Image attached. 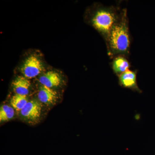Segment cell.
<instances>
[{
    "instance_id": "obj_1",
    "label": "cell",
    "mask_w": 155,
    "mask_h": 155,
    "mask_svg": "<svg viewBox=\"0 0 155 155\" xmlns=\"http://www.w3.org/2000/svg\"><path fill=\"white\" fill-rule=\"evenodd\" d=\"M130 41L127 9H122L121 16L106 41L108 55L112 58L118 55L127 57L130 54Z\"/></svg>"
},
{
    "instance_id": "obj_2",
    "label": "cell",
    "mask_w": 155,
    "mask_h": 155,
    "mask_svg": "<svg viewBox=\"0 0 155 155\" xmlns=\"http://www.w3.org/2000/svg\"><path fill=\"white\" fill-rule=\"evenodd\" d=\"M122 9L114 6L97 5L90 14L91 25L107 41L113 26L121 16Z\"/></svg>"
},
{
    "instance_id": "obj_3",
    "label": "cell",
    "mask_w": 155,
    "mask_h": 155,
    "mask_svg": "<svg viewBox=\"0 0 155 155\" xmlns=\"http://www.w3.org/2000/svg\"><path fill=\"white\" fill-rule=\"evenodd\" d=\"M42 104L38 100H32L28 101L20 111L22 119L30 124H36L41 117Z\"/></svg>"
},
{
    "instance_id": "obj_4",
    "label": "cell",
    "mask_w": 155,
    "mask_h": 155,
    "mask_svg": "<svg viewBox=\"0 0 155 155\" xmlns=\"http://www.w3.org/2000/svg\"><path fill=\"white\" fill-rule=\"evenodd\" d=\"M44 70V67L41 60L33 55L25 60L21 68V72L23 76L28 79L38 76Z\"/></svg>"
},
{
    "instance_id": "obj_5",
    "label": "cell",
    "mask_w": 155,
    "mask_h": 155,
    "mask_svg": "<svg viewBox=\"0 0 155 155\" xmlns=\"http://www.w3.org/2000/svg\"><path fill=\"white\" fill-rule=\"evenodd\" d=\"M137 70H128L118 76L119 84L123 88H128L134 91L141 93L137 83Z\"/></svg>"
},
{
    "instance_id": "obj_6",
    "label": "cell",
    "mask_w": 155,
    "mask_h": 155,
    "mask_svg": "<svg viewBox=\"0 0 155 155\" xmlns=\"http://www.w3.org/2000/svg\"><path fill=\"white\" fill-rule=\"evenodd\" d=\"M38 101L48 106L55 104L58 99V93L52 88L41 85L38 93Z\"/></svg>"
},
{
    "instance_id": "obj_7",
    "label": "cell",
    "mask_w": 155,
    "mask_h": 155,
    "mask_svg": "<svg viewBox=\"0 0 155 155\" xmlns=\"http://www.w3.org/2000/svg\"><path fill=\"white\" fill-rule=\"evenodd\" d=\"M112 59L111 67L113 72L117 76L130 69V64L126 56H116L112 58Z\"/></svg>"
},
{
    "instance_id": "obj_8",
    "label": "cell",
    "mask_w": 155,
    "mask_h": 155,
    "mask_svg": "<svg viewBox=\"0 0 155 155\" xmlns=\"http://www.w3.org/2000/svg\"><path fill=\"white\" fill-rule=\"evenodd\" d=\"M39 81L41 85L52 88L61 85L62 78L58 72L50 71L42 75L40 77Z\"/></svg>"
},
{
    "instance_id": "obj_9",
    "label": "cell",
    "mask_w": 155,
    "mask_h": 155,
    "mask_svg": "<svg viewBox=\"0 0 155 155\" xmlns=\"http://www.w3.org/2000/svg\"><path fill=\"white\" fill-rule=\"evenodd\" d=\"M12 86L15 94L27 96L29 93L30 81L24 76H19L12 82Z\"/></svg>"
},
{
    "instance_id": "obj_10",
    "label": "cell",
    "mask_w": 155,
    "mask_h": 155,
    "mask_svg": "<svg viewBox=\"0 0 155 155\" xmlns=\"http://www.w3.org/2000/svg\"><path fill=\"white\" fill-rule=\"evenodd\" d=\"M27 96L15 94L11 100V107L17 111H20L28 102Z\"/></svg>"
},
{
    "instance_id": "obj_11",
    "label": "cell",
    "mask_w": 155,
    "mask_h": 155,
    "mask_svg": "<svg viewBox=\"0 0 155 155\" xmlns=\"http://www.w3.org/2000/svg\"><path fill=\"white\" fill-rule=\"evenodd\" d=\"M14 109L11 106L4 105L0 109L1 122H8L13 119L14 116Z\"/></svg>"
}]
</instances>
